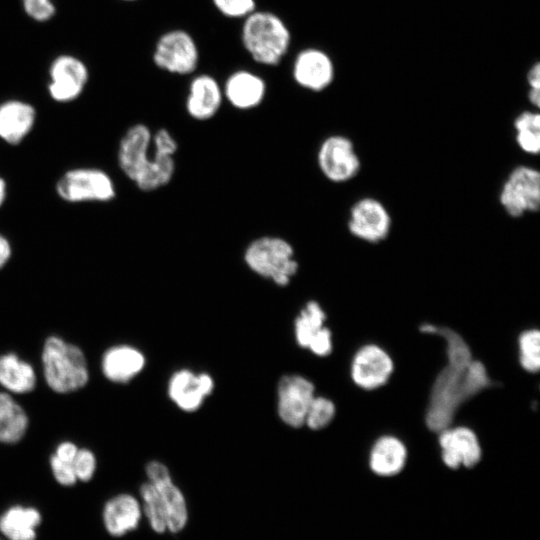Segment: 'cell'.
Here are the masks:
<instances>
[{"instance_id":"cell-19","label":"cell","mask_w":540,"mask_h":540,"mask_svg":"<svg viewBox=\"0 0 540 540\" xmlns=\"http://www.w3.org/2000/svg\"><path fill=\"white\" fill-rule=\"evenodd\" d=\"M442 460L446 466H475L481 459V446L477 435L467 427H447L439 432Z\"/></svg>"},{"instance_id":"cell-31","label":"cell","mask_w":540,"mask_h":540,"mask_svg":"<svg viewBox=\"0 0 540 540\" xmlns=\"http://www.w3.org/2000/svg\"><path fill=\"white\" fill-rule=\"evenodd\" d=\"M259 0H210L218 16L228 21H241L259 8Z\"/></svg>"},{"instance_id":"cell-1","label":"cell","mask_w":540,"mask_h":540,"mask_svg":"<svg viewBox=\"0 0 540 540\" xmlns=\"http://www.w3.org/2000/svg\"><path fill=\"white\" fill-rule=\"evenodd\" d=\"M420 330L438 334L446 343L447 363L431 389L426 424L434 432L451 426L460 406L493 385L485 366L473 360L470 348L460 334L447 327L424 324Z\"/></svg>"},{"instance_id":"cell-6","label":"cell","mask_w":540,"mask_h":540,"mask_svg":"<svg viewBox=\"0 0 540 540\" xmlns=\"http://www.w3.org/2000/svg\"><path fill=\"white\" fill-rule=\"evenodd\" d=\"M151 61L158 70L169 75L192 76L198 72L202 62L199 41L185 27L167 28L153 43Z\"/></svg>"},{"instance_id":"cell-18","label":"cell","mask_w":540,"mask_h":540,"mask_svg":"<svg viewBox=\"0 0 540 540\" xmlns=\"http://www.w3.org/2000/svg\"><path fill=\"white\" fill-rule=\"evenodd\" d=\"M214 389L213 378L207 373L181 369L169 379L167 392L178 408L186 412L199 409Z\"/></svg>"},{"instance_id":"cell-2","label":"cell","mask_w":540,"mask_h":540,"mask_svg":"<svg viewBox=\"0 0 540 540\" xmlns=\"http://www.w3.org/2000/svg\"><path fill=\"white\" fill-rule=\"evenodd\" d=\"M177 150L178 143L168 129L160 128L152 133L147 125L136 123L119 142L117 162L138 189L152 192L172 181Z\"/></svg>"},{"instance_id":"cell-13","label":"cell","mask_w":540,"mask_h":540,"mask_svg":"<svg viewBox=\"0 0 540 540\" xmlns=\"http://www.w3.org/2000/svg\"><path fill=\"white\" fill-rule=\"evenodd\" d=\"M314 391L313 383L307 378L284 375L277 385V412L282 422L293 428L303 426Z\"/></svg>"},{"instance_id":"cell-3","label":"cell","mask_w":540,"mask_h":540,"mask_svg":"<svg viewBox=\"0 0 540 540\" xmlns=\"http://www.w3.org/2000/svg\"><path fill=\"white\" fill-rule=\"evenodd\" d=\"M238 38L251 62L266 68L280 66L293 43L289 23L278 12L268 8H258L241 20Z\"/></svg>"},{"instance_id":"cell-5","label":"cell","mask_w":540,"mask_h":540,"mask_svg":"<svg viewBox=\"0 0 540 540\" xmlns=\"http://www.w3.org/2000/svg\"><path fill=\"white\" fill-rule=\"evenodd\" d=\"M243 259L253 273L280 287L289 285L299 269L293 245L274 235H264L250 241Z\"/></svg>"},{"instance_id":"cell-24","label":"cell","mask_w":540,"mask_h":540,"mask_svg":"<svg viewBox=\"0 0 540 540\" xmlns=\"http://www.w3.org/2000/svg\"><path fill=\"white\" fill-rule=\"evenodd\" d=\"M29 428V416L14 395L0 391V443L20 442Z\"/></svg>"},{"instance_id":"cell-27","label":"cell","mask_w":540,"mask_h":540,"mask_svg":"<svg viewBox=\"0 0 540 540\" xmlns=\"http://www.w3.org/2000/svg\"><path fill=\"white\" fill-rule=\"evenodd\" d=\"M515 141L519 149L528 155L540 151V115L537 111L525 110L514 121Z\"/></svg>"},{"instance_id":"cell-8","label":"cell","mask_w":540,"mask_h":540,"mask_svg":"<svg viewBox=\"0 0 540 540\" xmlns=\"http://www.w3.org/2000/svg\"><path fill=\"white\" fill-rule=\"evenodd\" d=\"M56 193L70 203L108 202L115 198L116 190L106 172L96 168H75L59 178Z\"/></svg>"},{"instance_id":"cell-38","label":"cell","mask_w":540,"mask_h":540,"mask_svg":"<svg viewBox=\"0 0 540 540\" xmlns=\"http://www.w3.org/2000/svg\"><path fill=\"white\" fill-rule=\"evenodd\" d=\"M12 256V246L9 240L0 234V270L5 267Z\"/></svg>"},{"instance_id":"cell-10","label":"cell","mask_w":540,"mask_h":540,"mask_svg":"<svg viewBox=\"0 0 540 540\" xmlns=\"http://www.w3.org/2000/svg\"><path fill=\"white\" fill-rule=\"evenodd\" d=\"M347 228L356 239L369 244H378L389 236L392 217L380 200L362 197L350 207Z\"/></svg>"},{"instance_id":"cell-33","label":"cell","mask_w":540,"mask_h":540,"mask_svg":"<svg viewBox=\"0 0 540 540\" xmlns=\"http://www.w3.org/2000/svg\"><path fill=\"white\" fill-rule=\"evenodd\" d=\"M77 481H90L96 471L97 459L94 452L88 448H79L72 462Z\"/></svg>"},{"instance_id":"cell-22","label":"cell","mask_w":540,"mask_h":540,"mask_svg":"<svg viewBox=\"0 0 540 540\" xmlns=\"http://www.w3.org/2000/svg\"><path fill=\"white\" fill-rule=\"evenodd\" d=\"M141 513L140 503L133 495H115L103 508L105 529L114 537L124 536L138 527Z\"/></svg>"},{"instance_id":"cell-4","label":"cell","mask_w":540,"mask_h":540,"mask_svg":"<svg viewBox=\"0 0 540 540\" xmlns=\"http://www.w3.org/2000/svg\"><path fill=\"white\" fill-rule=\"evenodd\" d=\"M41 369L46 385L57 394L79 391L90 379L84 351L57 335L48 336L43 343Z\"/></svg>"},{"instance_id":"cell-29","label":"cell","mask_w":540,"mask_h":540,"mask_svg":"<svg viewBox=\"0 0 540 540\" xmlns=\"http://www.w3.org/2000/svg\"><path fill=\"white\" fill-rule=\"evenodd\" d=\"M143 511L152 530L158 534L168 531L166 513L158 490L149 481L140 487Z\"/></svg>"},{"instance_id":"cell-15","label":"cell","mask_w":540,"mask_h":540,"mask_svg":"<svg viewBox=\"0 0 540 540\" xmlns=\"http://www.w3.org/2000/svg\"><path fill=\"white\" fill-rule=\"evenodd\" d=\"M190 77L184 102L186 113L196 121L211 120L224 102L222 84L208 72H196Z\"/></svg>"},{"instance_id":"cell-36","label":"cell","mask_w":540,"mask_h":540,"mask_svg":"<svg viewBox=\"0 0 540 540\" xmlns=\"http://www.w3.org/2000/svg\"><path fill=\"white\" fill-rule=\"evenodd\" d=\"M317 356H326L332 351V336L327 327H323L311 340L308 348Z\"/></svg>"},{"instance_id":"cell-32","label":"cell","mask_w":540,"mask_h":540,"mask_svg":"<svg viewBox=\"0 0 540 540\" xmlns=\"http://www.w3.org/2000/svg\"><path fill=\"white\" fill-rule=\"evenodd\" d=\"M334 416V403L328 398L315 396L307 410L304 425L312 430H320L326 427Z\"/></svg>"},{"instance_id":"cell-41","label":"cell","mask_w":540,"mask_h":540,"mask_svg":"<svg viewBox=\"0 0 540 540\" xmlns=\"http://www.w3.org/2000/svg\"><path fill=\"white\" fill-rule=\"evenodd\" d=\"M122 2H128V3H133V2H137V1H140V0H120Z\"/></svg>"},{"instance_id":"cell-26","label":"cell","mask_w":540,"mask_h":540,"mask_svg":"<svg viewBox=\"0 0 540 540\" xmlns=\"http://www.w3.org/2000/svg\"><path fill=\"white\" fill-rule=\"evenodd\" d=\"M41 515L36 508L15 505L0 517V532L9 540H35Z\"/></svg>"},{"instance_id":"cell-34","label":"cell","mask_w":540,"mask_h":540,"mask_svg":"<svg viewBox=\"0 0 540 540\" xmlns=\"http://www.w3.org/2000/svg\"><path fill=\"white\" fill-rule=\"evenodd\" d=\"M21 5L25 14L39 23L50 21L57 11L53 0H21Z\"/></svg>"},{"instance_id":"cell-25","label":"cell","mask_w":540,"mask_h":540,"mask_svg":"<svg viewBox=\"0 0 540 540\" xmlns=\"http://www.w3.org/2000/svg\"><path fill=\"white\" fill-rule=\"evenodd\" d=\"M406 457V447L398 438L383 436L374 443L369 464L374 473L380 476H392L403 469Z\"/></svg>"},{"instance_id":"cell-21","label":"cell","mask_w":540,"mask_h":540,"mask_svg":"<svg viewBox=\"0 0 540 540\" xmlns=\"http://www.w3.org/2000/svg\"><path fill=\"white\" fill-rule=\"evenodd\" d=\"M36 110L28 102L10 99L0 104V139L10 145L21 143L36 122Z\"/></svg>"},{"instance_id":"cell-28","label":"cell","mask_w":540,"mask_h":540,"mask_svg":"<svg viewBox=\"0 0 540 540\" xmlns=\"http://www.w3.org/2000/svg\"><path fill=\"white\" fill-rule=\"evenodd\" d=\"M326 314L317 301H308L295 319L294 333L297 344L308 348L314 336L324 327Z\"/></svg>"},{"instance_id":"cell-11","label":"cell","mask_w":540,"mask_h":540,"mask_svg":"<svg viewBox=\"0 0 540 540\" xmlns=\"http://www.w3.org/2000/svg\"><path fill=\"white\" fill-rule=\"evenodd\" d=\"M290 72L298 87L313 93L329 88L336 73L331 56L315 46L304 47L295 53Z\"/></svg>"},{"instance_id":"cell-40","label":"cell","mask_w":540,"mask_h":540,"mask_svg":"<svg viewBox=\"0 0 540 540\" xmlns=\"http://www.w3.org/2000/svg\"><path fill=\"white\" fill-rule=\"evenodd\" d=\"M7 196V184L3 178L0 177V207L6 200Z\"/></svg>"},{"instance_id":"cell-35","label":"cell","mask_w":540,"mask_h":540,"mask_svg":"<svg viewBox=\"0 0 540 540\" xmlns=\"http://www.w3.org/2000/svg\"><path fill=\"white\" fill-rule=\"evenodd\" d=\"M49 465L54 479L62 486H73L77 478L72 463L57 458L53 453L49 458Z\"/></svg>"},{"instance_id":"cell-39","label":"cell","mask_w":540,"mask_h":540,"mask_svg":"<svg viewBox=\"0 0 540 540\" xmlns=\"http://www.w3.org/2000/svg\"><path fill=\"white\" fill-rule=\"evenodd\" d=\"M529 89L540 90V65L535 63L529 70L526 76Z\"/></svg>"},{"instance_id":"cell-12","label":"cell","mask_w":540,"mask_h":540,"mask_svg":"<svg viewBox=\"0 0 540 540\" xmlns=\"http://www.w3.org/2000/svg\"><path fill=\"white\" fill-rule=\"evenodd\" d=\"M48 75L49 96L55 102L69 103L83 93L89 79V70L83 60L66 53L52 60Z\"/></svg>"},{"instance_id":"cell-30","label":"cell","mask_w":540,"mask_h":540,"mask_svg":"<svg viewBox=\"0 0 540 540\" xmlns=\"http://www.w3.org/2000/svg\"><path fill=\"white\" fill-rule=\"evenodd\" d=\"M520 364L528 372L540 368V333L537 329L524 331L519 336Z\"/></svg>"},{"instance_id":"cell-16","label":"cell","mask_w":540,"mask_h":540,"mask_svg":"<svg viewBox=\"0 0 540 540\" xmlns=\"http://www.w3.org/2000/svg\"><path fill=\"white\" fill-rule=\"evenodd\" d=\"M224 100L240 111L259 107L267 96L265 78L252 69L241 67L231 71L222 83Z\"/></svg>"},{"instance_id":"cell-23","label":"cell","mask_w":540,"mask_h":540,"mask_svg":"<svg viewBox=\"0 0 540 540\" xmlns=\"http://www.w3.org/2000/svg\"><path fill=\"white\" fill-rule=\"evenodd\" d=\"M34 366L14 352L0 354V387L12 395L32 392L37 386Z\"/></svg>"},{"instance_id":"cell-20","label":"cell","mask_w":540,"mask_h":540,"mask_svg":"<svg viewBox=\"0 0 540 540\" xmlns=\"http://www.w3.org/2000/svg\"><path fill=\"white\" fill-rule=\"evenodd\" d=\"M146 364L142 351L128 344L107 348L100 360L102 375L115 384H126L141 373Z\"/></svg>"},{"instance_id":"cell-17","label":"cell","mask_w":540,"mask_h":540,"mask_svg":"<svg viewBox=\"0 0 540 540\" xmlns=\"http://www.w3.org/2000/svg\"><path fill=\"white\" fill-rule=\"evenodd\" d=\"M392 371V359L382 348L374 344L360 348L351 365L354 383L365 390H373L385 384Z\"/></svg>"},{"instance_id":"cell-9","label":"cell","mask_w":540,"mask_h":540,"mask_svg":"<svg viewBox=\"0 0 540 540\" xmlns=\"http://www.w3.org/2000/svg\"><path fill=\"white\" fill-rule=\"evenodd\" d=\"M317 165L327 180L340 184L358 175L361 160L349 137L333 134L320 143L317 151Z\"/></svg>"},{"instance_id":"cell-37","label":"cell","mask_w":540,"mask_h":540,"mask_svg":"<svg viewBox=\"0 0 540 540\" xmlns=\"http://www.w3.org/2000/svg\"><path fill=\"white\" fill-rule=\"evenodd\" d=\"M79 447L77 446L76 443L70 441V440H65V441H62L60 442L56 448H55V451L53 452V454L63 460V461H66V462H69V463H72L76 454H77V451H78Z\"/></svg>"},{"instance_id":"cell-7","label":"cell","mask_w":540,"mask_h":540,"mask_svg":"<svg viewBox=\"0 0 540 540\" xmlns=\"http://www.w3.org/2000/svg\"><path fill=\"white\" fill-rule=\"evenodd\" d=\"M499 203L507 215L519 218L540 207V173L529 165H517L499 191Z\"/></svg>"},{"instance_id":"cell-14","label":"cell","mask_w":540,"mask_h":540,"mask_svg":"<svg viewBox=\"0 0 540 540\" xmlns=\"http://www.w3.org/2000/svg\"><path fill=\"white\" fill-rule=\"evenodd\" d=\"M146 475L163 501L168 531H182L188 522L187 502L180 488L173 482L168 467L160 461H150L146 465Z\"/></svg>"}]
</instances>
